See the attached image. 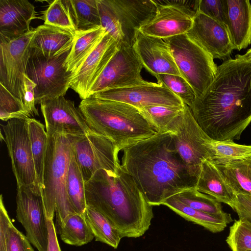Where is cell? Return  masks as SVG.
I'll use <instances>...</instances> for the list:
<instances>
[{
  "instance_id": "cell-1",
  "label": "cell",
  "mask_w": 251,
  "mask_h": 251,
  "mask_svg": "<svg viewBox=\"0 0 251 251\" xmlns=\"http://www.w3.org/2000/svg\"><path fill=\"white\" fill-rule=\"evenodd\" d=\"M204 133L217 141L239 140L251 123V63L229 59L190 108Z\"/></svg>"
},
{
  "instance_id": "cell-2",
  "label": "cell",
  "mask_w": 251,
  "mask_h": 251,
  "mask_svg": "<svg viewBox=\"0 0 251 251\" xmlns=\"http://www.w3.org/2000/svg\"><path fill=\"white\" fill-rule=\"evenodd\" d=\"M121 165L152 206L195 188L197 182L178 153L171 131L157 132L125 148Z\"/></svg>"
},
{
  "instance_id": "cell-3",
  "label": "cell",
  "mask_w": 251,
  "mask_h": 251,
  "mask_svg": "<svg viewBox=\"0 0 251 251\" xmlns=\"http://www.w3.org/2000/svg\"><path fill=\"white\" fill-rule=\"evenodd\" d=\"M87 206L94 207L115 226L122 238H138L149 229L154 217L133 178L122 168L97 171L85 182Z\"/></svg>"
},
{
  "instance_id": "cell-4",
  "label": "cell",
  "mask_w": 251,
  "mask_h": 251,
  "mask_svg": "<svg viewBox=\"0 0 251 251\" xmlns=\"http://www.w3.org/2000/svg\"><path fill=\"white\" fill-rule=\"evenodd\" d=\"M78 108L89 128L110 140L120 151L157 132L137 108L90 97Z\"/></svg>"
},
{
  "instance_id": "cell-5",
  "label": "cell",
  "mask_w": 251,
  "mask_h": 251,
  "mask_svg": "<svg viewBox=\"0 0 251 251\" xmlns=\"http://www.w3.org/2000/svg\"><path fill=\"white\" fill-rule=\"evenodd\" d=\"M42 185L40 189L46 219L55 214L58 228L66 218L75 213L67 194L66 183L73 152V136L47 133Z\"/></svg>"
},
{
  "instance_id": "cell-6",
  "label": "cell",
  "mask_w": 251,
  "mask_h": 251,
  "mask_svg": "<svg viewBox=\"0 0 251 251\" xmlns=\"http://www.w3.org/2000/svg\"><path fill=\"white\" fill-rule=\"evenodd\" d=\"M101 25L119 46L132 47L140 28L156 14L153 0H98Z\"/></svg>"
},
{
  "instance_id": "cell-7",
  "label": "cell",
  "mask_w": 251,
  "mask_h": 251,
  "mask_svg": "<svg viewBox=\"0 0 251 251\" xmlns=\"http://www.w3.org/2000/svg\"><path fill=\"white\" fill-rule=\"evenodd\" d=\"M169 46L181 76L201 97L215 79L218 66L214 58L187 33L163 39Z\"/></svg>"
},
{
  "instance_id": "cell-8",
  "label": "cell",
  "mask_w": 251,
  "mask_h": 251,
  "mask_svg": "<svg viewBox=\"0 0 251 251\" xmlns=\"http://www.w3.org/2000/svg\"><path fill=\"white\" fill-rule=\"evenodd\" d=\"M71 49L46 57L31 48L25 75L36 84V104L66 94L71 73L67 72L65 62Z\"/></svg>"
},
{
  "instance_id": "cell-9",
  "label": "cell",
  "mask_w": 251,
  "mask_h": 251,
  "mask_svg": "<svg viewBox=\"0 0 251 251\" xmlns=\"http://www.w3.org/2000/svg\"><path fill=\"white\" fill-rule=\"evenodd\" d=\"M170 131L190 175L198 179L202 162L210 158L206 144L211 139L201 129L190 107L185 104L181 115Z\"/></svg>"
},
{
  "instance_id": "cell-10",
  "label": "cell",
  "mask_w": 251,
  "mask_h": 251,
  "mask_svg": "<svg viewBox=\"0 0 251 251\" xmlns=\"http://www.w3.org/2000/svg\"><path fill=\"white\" fill-rule=\"evenodd\" d=\"M2 126L17 187H30L40 191L37 184L27 118L12 119Z\"/></svg>"
},
{
  "instance_id": "cell-11",
  "label": "cell",
  "mask_w": 251,
  "mask_h": 251,
  "mask_svg": "<svg viewBox=\"0 0 251 251\" xmlns=\"http://www.w3.org/2000/svg\"><path fill=\"white\" fill-rule=\"evenodd\" d=\"M73 150L84 180H89L98 170L116 172L121 165L119 151L107 138L93 131L73 136Z\"/></svg>"
},
{
  "instance_id": "cell-12",
  "label": "cell",
  "mask_w": 251,
  "mask_h": 251,
  "mask_svg": "<svg viewBox=\"0 0 251 251\" xmlns=\"http://www.w3.org/2000/svg\"><path fill=\"white\" fill-rule=\"evenodd\" d=\"M35 33V28L12 40L0 39V84L22 101L30 44Z\"/></svg>"
},
{
  "instance_id": "cell-13",
  "label": "cell",
  "mask_w": 251,
  "mask_h": 251,
  "mask_svg": "<svg viewBox=\"0 0 251 251\" xmlns=\"http://www.w3.org/2000/svg\"><path fill=\"white\" fill-rule=\"evenodd\" d=\"M143 68L132 47L119 46L117 51L91 87L88 98L107 89L146 83L148 81L141 75Z\"/></svg>"
},
{
  "instance_id": "cell-14",
  "label": "cell",
  "mask_w": 251,
  "mask_h": 251,
  "mask_svg": "<svg viewBox=\"0 0 251 251\" xmlns=\"http://www.w3.org/2000/svg\"><path fill=\"white\" fill-rule=\"evenodd\" d=\"M16 218L26 236L38 251H47L48 230L41 192L35 188L17 187Z\"/></svg>"
},
{
  "instance_id": "cell-15",
  "label": "cell",
  "mask_w": 251,
  "mask_h": 251,
  "mask_svg": "<svg viewBox=\"0 0 251 251\" xmlns=\"http://www.w3.org/2000/svg\"><path fill=\"white\" fill-rule=\"evenodd\" d=\"M92 97L124 102L138 109L156 105H184L181 100L162 84L148 81L142 85L103 90Z\"/></svg>"
},
{
  "instance_id": "cell-16",
  "label": "cell",
  "mask_w": 251,
  "mask_h": 251,
  "mask_svg": "<svg viewBox=\"0 0 251 251\" xmlns=\"http://www.w3.org/2000/svg\"><path fill=\"white\" fill-rule=\"evenodd\" d=\"M40 105L47 133L81 136L92 131L74 102L64 96L44 101Z\"/></svg>"
},
{
  "instance_id": "cell-17",
  "label": "cell",
  "mask_w": 251,
  "mask_h": 251,
  "mask_svg": "<svg viewBox=\"0 0 251 251\" xmlns=\"http://www.w3.org/2000/svg\"><path fill=\"white\" fill-rule=\"evenodd\" d=\"M116 40L107 32L99 45L76 70L71 74L69 87L82 100L118 49Z\"/></svg>"
},
{
  "instance_id": "cell-18",
  "label": "cell",
  "mask_w": 251,
  "mask_h": 251,
  "mask_svg": "<svg viewBox=\"0 0 251 251\" xmlns=\"http://www.w3.org/2000/svg\"><path fill=\"white\" fill-rule=\"evenodd\" d=\"M187 34L214 59L227 58L234 50L226 26L199 11Z\"/></svg>"
},
{
  "instance_id": "cell-19",
  "label": "cell",
  "mask_w": 251,
  "mask_h": 251,
  "mask_svg": "<svg viewBox=\"0 0 251 251\" xmlns=\"http://www.w3.org/2000/svg\"><path fill=\"white\" fill-rule=\"evenodd\" d=\"M132 47L143 67L155 77L160 74L181 76L170 49L163 39L139 30Z\"/></svg>"
},
{
  "instance_id": "cell-20",
  "label": "cell",
  "mask_w": 251,
  "mask_h": 251,
  "mask_svg": "<svg viewBox=\"0 0 251 251\" xmlns=\"http://www.w3.org/2000/svg\"><path fill=\"white\" fill-rule=\"evenodd\" d=\"M36 13L27 0H0V39L12 40L30 31Z\"/></svg>"
},
{
  "instance_id": "cell-21",
  "label": "cell",
  "mask_w": 251,
  "mask_h": 251,
  "mask_svg": "<svg viewBox=\"0 0 251 251\" xmlns=\"http://www.w3.org/2000/svg\"><path fill=\"white\" fill-rule=\"evenodd\" d=\"M156 5L155 15L140 28L141 32L164 39L187 33L191 29L193 19L188 14L172 6Z\"/></svg>"
},
{
  "instance_id": "cell-22",
  "label": "cell",
  "mask_w": 251,
  "mask_h": 251,
  "mask_svg": "<svg viewBox=\"0 0 251 251\" xmlns=\"http://www.w3.org/2000/svg\"><path fill=\"white\" fill-rule=\"evenodd\" d=\"M226 28L234 50L251 44V4L249 0H227Z\"/></svg>"
},
{
  "instance_id": "cell-23",
  "label": "cell",
  "mask_w": 251,
  "mask_h": 251,
  "mask_svg": "<svg viewBox=\"0 0 251 251\" xmlns=\"http://www.w3.org/2000/svg\"><path fill=\"white\" fill-rule=\"evenodd\" d=\"M196 189L208 195L220 202H223L233 208L237 201V195L226 181L221 172L208 159L201 165Z\"/></svg>"
},
{
  "instance_id": "cell-24",
  "label": "cell",
  "mask_w": 251,
  "mask_h": 251,
  "mask_svg": "<svg viewBox=\"0 0 251 251\" xmlns=\"http://www.w3.org/2000/svg\"><path fill=\"white\" fill-rule=\"evenodd\" d=\"M74 35L64 29L43 24L35 28L30 47L46 57H51L72 48Z\"/></svg>"
},
{
  "instance_id": "cell-25",
  "label": "cell",
  "mask_w": 251,
  "mask_h": 251,
  "mask_svg": "<svg viewBox=\"0 0 251 251\" xmlns=\"http://www.w3.org/2000/svg\"><path fill=\"white\" fill-rule=\"evenodd\" d=\"M210 161L221 172L236 195L251 196V157L238 160Z\"/></svg>"
},
{
  "instance_id": "cell-26",
  "label": "cell",
  "mask_w": 251,
  "mask_h": 251,
  "mask_svg": "<svg viewBox=\"0 0 251 251\" xmlns=\"http://www.w3.org/2000/svg\"><path fill=\"white\" fill-rule=\"evenodd\" d=\"M107 33L101 26L83 31H76L73 44L65 62L67 72L73 73L99 45Z\"/></svg>"
},
{
  "instance_id": "cell-27",
  "label": "cell",
  "mask_w": 251,
  "mask_h": 251,
  "mask_svg": "<svg viewBox=\"0 0 251 251\" xmlns=\"http://www.w3.org/2000/svg\"><path fill=\"white\" fill-rule=\"evenodd\" d=\"M62 2L76 31L101 26L98 0H64Z\"/></svg>"
},
{
  "instance_id": "cell-28",
  "label": "cell",
  "mask_w": 251,
  "mask_h": 251,
  "mask_svg": "<svg viewBox=\"0 0 251 251\" xmlns=\"http://www.w3.org/2000/svg\"><path fill=\"white\" fill-rule=\"evenodd\" d=\"M58 229L61 240L70 245L81 246L95 238L84 213L69 215Z\"/></svg>"
},
{
  "instance_id": "cell-29",
  "label": "cell",
  "mask_w": 251,
  "mask_h": 251,
  "mask_svg": "<svg viewBox=\"0 0 251 251\" xmlns=\"http://www.w3.org/2000/svg\"><path fill=\"white\" fill-rule=\"evenodd\" d=\"M174 196L189 207L215 217L227 224L232 221L230 214L223 211L221 202L212 197L198 191L195 187Z\"/></svg>"
},
{
  "instance_id": "cell-30",
  "label": "cell",
  "mask_w": 251,
  "mask_h": 251,
  "mask_svg": "<svg viewBox=\"0 0 251 251\" xmlns=\"http://www.w3.org/2000/svg\"><path fill=\"white\" fill-rule=\"evenodd\" d=\"M27 128L31 142V151L35 170L37 184L41 189L42 185L45 158L48 135L44 126L39 121L27 118Z\"/></svg>"
},
{
  "instance_id": "cell-31",
  "label": "cell",
  "mask_w": 251,
  "mask_h": 251,
  "mask_svg": "<svg viewBox=\"0 0 251 251\" xmlns=\"http://www.w3.org/2000/svg\"><path fill=\"white\" fill-rule=\"evenodd\" d=\"M187 221L201 225L213 233L224 230L227 224L224 221L201 211L192 208L178 200L175 196L162 203Z\"/></svg>"
},
{
  "instance_id": "cell-32",
  "label": "cell",
  "mask_w": 251,
  "mask_h": 251,
  "mask_svg": "<svg viewBox=\"0 0 251 251\" xmlns=\"http://www.w3.org/2000/svg\"><path fill=\"white\" fill-rule=\"evenodd\" d=\"M84 215L95 240L117 249L122 237L112 223L102 213L90 206H87Z\"/></svg>"
},
{
  "instance_id": "cell-33",
  "label": "cell",
  "mask_w": 251,
  "mask_h": 251,
  "mask_svg": "<svg viewBox=\"0 0 251 251\" xmlns=\"http://www.w3.org/2000/svg\"><path fill=\"white\" fill-rule=\"evenodd\" d=\"M66 188L69 201L75 212L84 213L87 207L85 181L73 150L67 173Z\"/></svg>"
},
{
  "instance_id": "cell-34",
  "label": "cell",
  "mask_w": 251,
  "mask_h": 251,
  "mask_svg": "<svg viewBox=\"0 0 251 251\" xmlns=\"http://www.w3.org/2000/svg\"><path fill=\"white\" fill-rule=\"evenodd\" d=\"M183 106L156 105L139 109L158 133L170 131L184 110Z\"/></svg>"
},
{
  "instance_id": "cell-35",
  "label": "cell",
  "mask_w": 251,
  "mask_h": 251,
  "mask_svg": "<svg viewBox=\"0 0 251 251\" xmlns=\"http://www.w3.org/2000/svg\"><path fill=\"white\" fill-rule=\"evenodd\" d=\"M208 160H232L251 157V145H240L233 141H217L211 139L206 144Z\"/></svg>"
},
{
  "instance_id": "cell-36",
  "label": "cell",
  "mask_w": 251,
  "mask_h": 251,
  "mask_svg": "<svg viewBox=\"0 0 251 251\" xmlns=\"http://www.w3.org/2000/svg\"><path fill=\"white\" fill-rule=\"evenodd\" d=\"M156 78L158 83L162 84L178 97L184 104L191 107L196 96L191 86L184 78L171 74H160Z\"/></svg>"
},
{
  "instance_id": "cell-37",
  "label": "cell",
  "mask_w": 251,
  "mask_h": 251,
  "mask_svg": "<svg viewBox=\"0 0 251 251\" xmlns=\"http://www.w3.org/2000/svg\"><path fill=\"white\" fill-rule=\"evenodd\" d=\"M44 24L67 30L75 35L76 30L68 11L62 0L51 1L48 8L43 12Z\"/></svg>"
},
{
  "instance_id": "cell-38",
  "label": "cell",
  "mask_w": 251,
  "mask_h": 251,
  "mask_svg": "<svg viewBox=\"0 0 251 251\" xmlns=\"http://www.w3.org/2000/svg\"><path fill=\"white\" fill-rule=\"evenodd\" d=\"M30 116L22 101L0 84V120L8 121L14 118H28Z\"/></svg>"
},
{
  "instance_id": "cell-39",
  "label": "cell",
  "mask_w": 251,
  "mask_h": 251,
  "mask_svg": "<svg viewBox=\"0 0 251 251\" xmlns=\"http://www.w3.org/2000/svg\"><path fill=\"white\" fill-rule=\"evenodd\" d=\"M226 242L232 251L251 250V224L241 219L235 220Z\"/></svg>"
},
{
  "instance_id": "cell-40",
  "label": "cell",
  "mask_w": 251,
  "mask_h": 251,
  "mask_svg": "<svg viewBox=\"0 0 251 251\" xmlns=\"http://www.w3.org/2000/svg\"><path fill=\"white\" fill-rule=\"evenodd\" d=\"M199 11L226 27L228 15L227 0H200Z\"/></svg>"
},
{
  "instance_id": "cell-41",
  "label": "cell",
  "mask_w": 251,
  "mask_h": 251,
  "mask_svg": "<svg viewBox=\"0 0 251 251\" xmlns=\"http://www.w3.org/2000/svg\"><path fill=\"white\" fill-rule=\"evenodd\" d=\"M25 235L20 231L11 221L6 232L7 251H34Z\"/></svg>"
},
{
  "instance_id": "cell-42",
  "label": "cell",
  "mask_w": 251,
  "mask_h": 251,
  "mask_svg": "<svg viewBox=\"0 0 251 251\" xmlns=\"http://www.w3.org/2000/svg\"><path fill=\"white\" fill-rule=\"evenodd\" d=\"M36 84L25 75L23 87V103L25 109L32 116H38L39 113L35 106V88Z\"/></svg>"
},
{
  "instance_id": "cell-43",
  "label": "cell",
  "mask_w": 251,
  "mask_h": 251,
  "mask_svg": "<svg viewBox=\"0 0 251 251\" xmlns=\"http://www.w3.org/2000/svg\"><path fill=\"white\" fill-rule=\"evenodd\" d=\"M159 5L175 7L182 10L193 19L199 12L200 0H153Z\"/></svg>"
},
{
  "instance_id": "cell-44",
  "label": "cell",
  "mask_w": 251,
  "mask_h": 251,
  "mask_svg": "<svg viewBox=\"0 0 251 251\" xmlns=\"http://www.w3.org/2000/svg\"><path fill=\"white\" fill-rule=\"evenodd\" d=\"M232 209L236 212L239 219L251 224V196L237 195L236 203Z\"/></svg>"
},
{
  "instance_id": "cell-45",
  "label": "cell",
  "mask_w": 251,
  "mask_h": 251,
  "mask_svg": "<svg viewBox=\"0 0 251 251\" xmlns=\"http://www.w3.org/2000/svg\"><path fill=\"white\" fill-rule=\"evenodd\" d=\"M11 221L4 206L2 195L0 197V251H7L6 232Z\"/></svg>"
},
{
  "instance_id": "cell-46",
  "label": "cell",
  "mask_w": 251,
  "mask_h": 251,
  "mask_svg": "<svg viewBox=\"0 0 251 251\" xmlns=\"http://www.w3.org/2000/svg\"><path fill=\"white\" fill-rule=\"evenodd\" d=\"M48 230V245L47 251H61L56 235L53 219H46Z\"/></svg>"
},
{
  "instance_id": "cell-47",
  "label": "cell",
  "mask_w": 251,
  "mask_h": 251,
  "mask_svg": "<svg viewBox=\"0 0 251 251\" xmlns=\"http://www.w3.org/2000/svg\"><path fill=\"white\" fill-rule=\"evenodd\" d=\"M235 59L251 63V48L243 55L237 54Z\"/></svg>"
},
{
  "instance_id": "cell-48",
  "label": "cell",
  "mask_w": 251,
  "mask_h": 251,
  "mask_svg": "<svg viewBox=\"0 0 251 251\" xmlns=\"http://www.w3.org/2000/svg\"><path fill=\"white\" fill-rule=\"evenodd\" d=\"M251 251V250H248V251Z\"/></svg>"
}]
</instances>
